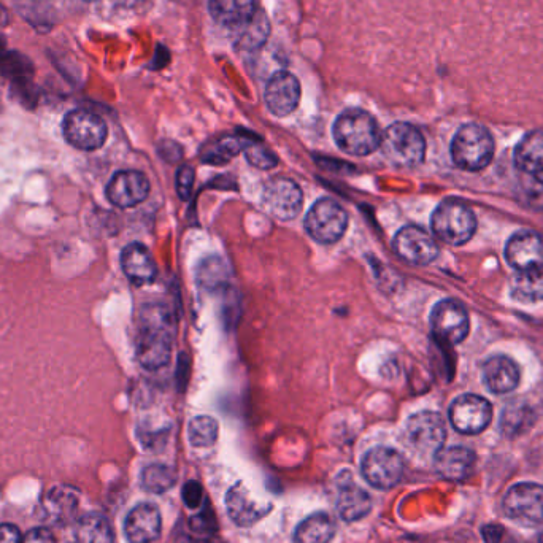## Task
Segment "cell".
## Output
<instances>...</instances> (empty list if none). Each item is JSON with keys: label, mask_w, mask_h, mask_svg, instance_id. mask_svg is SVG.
I'll list each match as a JSON object with an SVG mask.
<instances>
[{"label": "cell", "mask_w": 543, "mask_h": 543, "mask_svg": "<svg viewBox=\"0 0 543 543\" xmlns=\"http://www.w3.org/2000/svg\"><path fill=\"white\" fill-rule=\"evenodd\" d=\"M493 420V407L485 397L464 394L455 399L450 407V421L461 434L475 436L485 431Z\"/></svg>", "instance_id": "cell-12"}, {"label": "cell", "mask_w": 543, "mask_h": 543, "mask_svg": "<svg viewBox=\"0 0 543 543\" xmlns=\"http://www.w3.org/2000/svg\"><path fill=\"white\" fill-rule=\"evenodd\" d=\"M262 205L277 220L291 221L304 205L302 189L288 178H274L262 188Z\"/></svg>", "instance_id": "cell-13"}, {"label": "cell", "mask_w": 543, "mask_h": 543, "mask_svg": "<svg viewBox=\"0 0 543 543\" xmlns=\"http://www.w3.org/2000/svg\"><path fill=\"white\" fill-rule=\"evenodd\" d=\"M121 267L129 282L135 286L150 285L158 275L155 259L142 243H131L121 253Z\"/></svg>", "instance_id": "cell-20"}, {"label": "cell", "mask_w": 543, "mask_h": 543, "mask_svg": "<svg viewBox=\"0 0 543 543\" xmlns=\"http://www.w3.org/2000/svg\"><path fill=\"white\" fill-rule=\"evenodd\" d=\"M210 15L216 23L228 27H242L256 15L255 0H210Z\"/></svg>", "instance_id": "cell-25"}, {"label": "cell", "mask_w": 543, "mask_h": 543, "mask_svg": "<svg viewBox=\"0 0 543 543\" xmlns=\"http://www.w3.org/2000/svg\"><path fill=\"white\" fill-rule=\"evenodd\" d=\"M272 505H261L256 502L243 483L232 486L226 494V510L229 518L240 528H248L266 517Z\"/></svg>", "instance_id": "cell-19"}, {"label": "cell", "mask_w": 543, "mask_h": 543, "mask_svg": "<svg viewBox=\"0 0 543 543\" xmlns=\"http://www.w3.org/2000/svg\"><path fill=\"white\" fill-rule=\"evenodd\" d=\"M150 189L147 175L139 170H120L108 181L105 194L115 207L132 208L147 199Z\"/></svg>", "instance_id": "cell-15"}, {"label": "cell", "mask_w": 543, "mask_h": 543, "mask_svg": "<svg viewBox=\"0 0 543 543\" xmlns=\"http://www.w3.org/2000/svg\"><path fill=\"white\" fill-rule=\"evenodd\" d=\"M394 253L412 266H429L439 256V245L418 226H405L393 240Z\"/></svg>", "instance_id": "cell-14"}, {"label": "cell", "mask_w": 543, "mask_h": 543, "mask_svg": "<svg viewBox=\"0 0 543 543\" xmlns=\"http://www.w3.org/2000/svg\"><path fill=\"white\" fill-rule=\"evenodd\" d=\"M177 482V474L172 467L164 464H151L142 472L143 490L148 493L162 494L169 491Z\"/></svg>", "instance_id": "cell-31"}, {"label": "cell", "mask_w": 543, "mask_h": 543, "mask_svg": "<svg viewBox=\"0 0 543 543\" xmlns=\"http://www.w3.org/2000/svg\"><path fill=\"white\" fill-rule=\"evenodd\" d=\"M483 382L491 393L507 394L517 388L520 383V369L512 359L497 355L483 364Z\"/></svg>", "instance_id": "cell-22"}, {"label": "cell", "mask_w": 543, "mask_h": 543, "mask_svg": "<svg viewBox=\"0 0 543 543\" xmlns=\"http://www.w3.org/2000/svg\"><path fill=\"white\" fill-rule=\"evenodd\" d=\"M189 528L197 534H215L218 531V521H216L215 513L210 507H205L201 513H197L196 517L189 520Z\"/></svg>", "instance_id": "cell-36"}, {"label": "cell", "mask_w": 543, "mask_h": 543, "mask_svg": "<svg viewBox=\"0 0 543 543\" xmlns=\"http://www.w3.org/2000/svg\"><path fill=\"white\" fill-rule=\"evenodd\" d=\"M494 139L480 124H466L451 142V158L455 166L467 172L485 169L494 158Z\"/></svg>", "instance_id": "cell-3"}, {"label": "cell", "mask_w": 543, "mask_h": 543, "mask_svg": "<svg viewBox=\"0 0 543 543\" xmlns=\"http://www.w3.org/2000/svg\"><path fill=\"white\" fill-rule=\"evenodd\" d=\"M23 543H58L48 529H32L24 536Z\"/></svg>", "instance_id": "cell-40"}, {"label": "cell", "mask_w": 543, "mask_h": 543, "mask_svg": "<svg viewBox=\"0 0 543 543\" xmlns=\"http://www.w3.org/2000/svg\"><path fill=\"white\" fill-rule=\"evenodd\" d=\"M24 537L20 529L13 524L0 526V543H23Z\"/></svg>", "instance_id": "cell-39"}, {"label": "cell", "mask_w": 543, "mask_h": 543, "mask_svg": "<svg viewBox=\"0 0 543 543\" xmlns=\"http://www.w3.org/2000/svg\"><path fill=\"white\" fill-rule=\"evenodd\" d=\"M75 537L78 543H113L112 524L101 513H88L81 518L75 528Z\"/></svg>", "instance_id": "cell-28"}, {"label": "cell", "mask_w": 543, "mask_h": 543, "mask_svg": "<svg viewBox=\"0 0 543 543\" xmlns=\"http://www.w3.org/2000/svg\"><path fill=\"white\" fill-rule=\"evenodd\" d=\"M512 296L523 304L543 301V266L518 272L513 278Z\"/></svg>", "instance_id": "cell-29"}, {"label": "cell", "mask_w": 543, "mask_h": 543, "mask_svg": "<svg viewBox=\"0 0 543 543\" xmlns=\"http://www.w3.org/2000/svg\"><path fill=\"white\" fill-rule=\"evenodd\" d=\"M431 226L442 242L461 247L474 237L477 218L469 205L456 199H447L432 213Z\"/></svg>", "instance_id": "cell-5"}, {"label": "cell", "mask_w": 543, "mask_h": 543, "mask_svg": "<svg viewBox=\"0 0 543 543\" xmlns=\"http://www.w3.org/2000/svg\"><path fill=\"white\" fill-rule=\"evenodd\" d=\"M504 512L510 520L532 528L543 521V486L520 483L507 491Z\"/></svg>", "instance_id": "cell-10"}, {"label": "cell", "mask_w": 543, "mask_h": 543, "mask_svg": "<svg viewBox=\"0 0 543 543\" xmlns=\"http://www.w3.org/2000/svg\"><path fill=\"white\" fill-rule=\"evenodd\" d=\"M505 258L509 266L517 272L543 266L542 235L536 232H518L512 235L505 247Z\"/></svg>", "instance_id": "cell-17"}, {"label": "cell", "mask_w": 543, "mask_h": 543, "mask_svg": "<svg viewBox=\"0 0 543 543\" xmlns=\"http://www.w3.org/2000/svg\"><path fill=\"white\" fill-rule=\"evenodd\" d=\"M405 440L416 453L436 456L447 440L445 421L436 412L415 413L405 424Z\"/></svg>", "instance_id": "cell-8"}, {"label": "cell", "mask_w": 543, "mask_h": 543, "mask_svg": "<svg viewBox=\"0 0 543 543\" xmlns=\"http://www.w3.org/2000/svg\"><path fill=\"white\" fill-rule=\"evenodd\" d=\"M336 534L334 521L328 513L318 512L305 518L297 526L294 539L297 543H329Z\"/></svg>", "instance_id": "cell-27"}, {"label": "cell", "mask_w": 543, "mask_h": 543, "mask_svg": "<svg viewBox=\"0 0 543 543\" xmlns=\"http://www.w3.org/2000/svg\"><path fill=\"white\" fill-rule=\"evenodd\" d=\"M305 232L315 242L332 245L342 239L348 228V215L345 208L334 199H320L313 204L305 216Z\"/></svg>", "instance_id": "cell-6"}, {"label": "cell", "mask_w": 543, "mask_h": 543, "mask_svg": "<svg viewBox=\"0 0 543 543\" xmlns=\"http://www.w3.org/2000/svg\"><path fill=\"white\" fill-rule=\"evenodd\" d=\"M78 507V493L72 486H54L45 494L42 510L45 518L54 524H66L74 518Z\"/></svg>", "instance_id": "cell-24"}, {"label": "cell", "mask_w": 543, "mask_h": 543, "mask_svg": "<svg viewBox=\"0 0 543 543\" xmlns=\"http://www.w3.org/2000/svg\"><path fill=\"white\" fill-rule=\"evenodd\" d=\"M243 153L247 156V161L250 162L251 166L258 167V169L270 170L277 167V156L269 148L261 145L258 140L251 139Z\"/></svg>", "instance_id": "cell-34"}, {"label": "cell", "mask_w": 543, "mask_h": 543, "mask_svg": "<svg viewBox=\"0 0 543 543\" xmlns=\"http://www.w3.org/2000/svg\"><path fill=\"white\" fill-rule=\"evenodd\" d=\"M62 132L72 147L81 151H94L104 145L108 137L105 121L89 110H72L62 123Z\"/></svg>", "instance_id": "cell-9"}, {"label": "cell", "mask_w": 543, "mask_h": 543, "mask_svg": "<svg viewBox=\"0 0 543 543\" xmlns=\"http://www.w3.org/2000/svg\"><path fill=\"white\" fill-rule=\"evenodd\" d=\"M242 34H240L239 48L247 51H255L256 48L262 47L269 37L270 26L264 13H256L251 18L250 23L245 24Z\"/></svg>", "instance_id": "cell-33"}, {"label": "cell", "mask_w": 543, "mask_h": 543, "mask_svg": "<svg viewBox=\"0 0 543 543\" xmlns=\"http://www.w3.org/2000/svg\"><path fill=\"white\" fill-rule=\"evenodd\" d=\"M86 2H96V0H86Z\"/></svg>", "instance_id": "cell-45"}, {"label": "cell", "mask_w": 543, "mask_h": 543, "mask_svg": "<svg viewBox=\"0 0 543 543\" xmlns=\"http://www.w3.org/2000/svg\"><path fill=\"white\" fill-rule=\"evenodd\" d=\"M515 164L526 174L536 175L543 167V132L524 135L515 148Z\"/></svg>", "instance_id": "cell-26"}, {"label": "cell", "mask_w": 543, "mask_h": 543, "mask_svg": "<svg viewBox=\"0 0 543 543\" xmlns=\"http://www.w3.org/2000/svg\"><path fill=\"white\" fill-rule=\"evenodd\" d=\"M372 510V499L366 491L359 488L350 475L347 482L339 485V496H337V512L340 518L348 523L362 520Z\"/></svg>", "instance_id": "cell-23"}, {"label": "cell", "mask_w": 543, "mask_h": 543, "mask_svg": "<svg viewBox=\"0 0 543 543\" xmlns=\"http://www.w3.org/2000/svg\"><path fill=\"white\" fill-rule=\"evenodd\" d=\"M178 543H226L221 540L213 539V537H205V539H194V537L183 536Z\"/></svg>", "instance_id": "cell-41"}, {"label": "cell", "mask_w": 543, "mask_h": 543, "mask_svg": "<svg viewBox=\"0 0 543 543\" xmlns=\"http://www.w3.org/2000/svg\"><path fill=\"white\" fill-rule=\"evenodd\" d=\"M250 140L248 135H224L205 147L202 161L210 162V164H224L231 161L234 156L245 151Z\"/></svg>", "instance_id": "cell-30"}, {"label": "cell", "mask_w": 543, "mask_h": 543, "mask_svg": "<svg viewBox=\"0 0 543 543\" xmlns=\"http://www.w3.org/2000/svg\"><path fill=\"white\" fill-rule=\"evenodd\" d=\"M540 543H543V531L542 534H540Z\"/></svg>", "instance_id": "cell-44"}, {"label": "cell", "mask_w": 543, "mask_h": 543, "mask_svg": "<svg viewBox=\"0 0 543 543\" xmlns=\"http://www.w3.org/2000/svg\"><path fill=\"white\" fill-rule=\"evenodd\" d=\"M142 0H116V4H120L121 7H135V5H139Z\"/></svg>", "instance_id": "cell-42"}, {"label": "cell", "mask_w": 543, "mask_h": 543, "mask_svg": "<svg viewBox=\"0 0 543 543\" xmlns=\"http://www.w3.org/2000/svg\"><path fill=\"white\" fill-rule=\"evenodd\" d=\"M218 432H220V426H218V421L215 418H212V416H196L189 423V442L193 447L197 448L212 447L213 443L218 440Z\"/></svg>", "instance_id": "cell-32"}, {"label": "cell", "mask_w": 543, "mask_h": 543, "mask_svg": "<svg viewBox=\"0 0 543 543\" xmlns=\"http://www.w3.org/2000/svg\"><path fill=\"white\" fill-rule=\"evenodd\" d=\"M475 466V453L466 447L442 448L434 456L437 474L450 482H463Z\"/></svg>", "instance_id": "cell-21"}, {"label": "cell", "mask_w": 543, "mask_h": 543, "mask_svg": "<svg viewBox=\"0 0 543 543\" xmlns=\"http://www.w3.org/2000/svg\"><path fill=\"white\" fill-rule=\"evenodd\" d=\"M226 278H228V272L224 269L223 261L218 258L208 259L204 262V267L199 269V282L205 288H218L226 282Z\"/></svg>", "instance_id": "cell-35"}, {"label": "cell", "mask_w": 543, "mask_h": 543, "mask_svg": "<svg viewBox=\"0 0 543 543\" xmlns=\"http://www.w3.org/2000/svg\"><path fill=\"white\" fill-rule=\"evenodd\" d=\"M361 472L370 486L377 490H391L402 480L405 461L393 448L375 447L362 458Z\"/></svg>", "instance_id": "cell-7"}, {"label": "cell", "mask_w": 543, "mask_h": 543, "mask_svg": "<svg viewBox=\"0 0 543 543\" xmlns=\"http://www.w3.org/2000/svg\"><path fill=\"white\" fill-rule=\"evenodd\" d=\"M431 328L437 340L453 347L469 336V315L459 302L445 299L432 309Z\"/></svg>", "instance_id": "cell-11"}, {"label": "cell", "mask_w": 543, "mask_h": 543, "mask_svg": "<svg viewBox=\"0 0 543 543\" xmlns=\"http://www.w3.org/2000/svg\"><path fill=\"white\" fill-rule=\"evenodd\" d=\"M202 501H204V488H202L201 483L191 480V482L183 486V502H185L186 507L199 509Z\"/></svg>", "instance_id": "cell-38"}, {"label": "cell", "mask_w": 543, "mask_h": 543, "mask_svg": "<svg viewBox=\"0 0 543 543\" xmlns=\"http://www.w3.org/2000/svg\"><path fill=\"white\" fill-rule=\"evenodd\" d=\"M194 178H196V174H194L193 167L181 166L180 169H178L177 191L178 196H180V199H183V201L189 199V196L193 193Z\"/></svg>", "instance_id": "cell-37"}, {"label": "cell", "mask_w": 543, "mask_h": 543, "mask_svg": "<svg viewBox=\"0 0 543 543\" xmlns=\"http://www.w3.org/2000/svg\"><path fill=\"white\" fill-rule=\"evenodd\" d=\"M337 147L350 156H369L380 148L382 131L374 116L361 108H350L337 116L332 128Z\"/></svg>", "instance_id": "cell-2"}, {"label": "cell", "mask_w": 543, "mask_h": 543, "mask_svg": "<svg viewBox=\"0 0 543 543\" xmlns=\"http://www.w3.org/2000/svg\"><path fill=\"white\" fill-rule=\"evenodd\" d=\"M264 99L270 112L278 118H285L299 107L301 83L291 72H278L267 83Z\"/></svg>", "instance_id": "cell-16"}, {"label": "cell", "mask_w": 543, "mask_h": 543, "mask_svg": "<svg viewBox=\"0 0 543 543\" xmlns=\"http://www.w3.org/2000/svg\"><path fill=\"white\" fill-rule=\"evenodd\" d=\"M162 520L158 507L140 504L124 521V534L131 543H153L161 536Z\"/></svg>", "instance_id": "cell-18"}, {"label": "cell", "mask_w": 543, "mask_h": 543, "mask_svg": "<svg viewBox=\"0 0 543 543\" xmlns=\"http://www.w3.org/2000/svg\"><path fill=\"white\" fill-rule=\"evenodd\" d=\"M380 150L394 167L413 169L424 161L426 140L412 124L394 123L383 132Z\"/></svg>", "instance_id": "cell-4"}, {"label": "cell", "mask_w": 543, "mask_h": 543, "mask_svg": "<svg viewBox=\"0 0 543 543\" xmlns=\"http://www.w3.org/2000/svg\"><path fill=\"white\" fill-rule=\"evenodd\" d=\"M172 316L162 305H148L142 312L139 336H137V358L148 370H159L167 366L172 356Z\"/></svg>", "instance_id": "cell-1"}, {"label": "cell", "mask_w": 543, "mask_h": 543, "mask_svg": "<svg viewBox=\"0 0 543 543\" xmlns=\"http://www.w3.org/2000/svg\"><path fill=\"white\" fill-rule=\"evenodd\" d=\"M534 177H536V180L539 181L540 185L543 186V167L539 170V172H537L536 175H534Z\"/></svg>", "instance_id": "cell-43"}]
</instances>
